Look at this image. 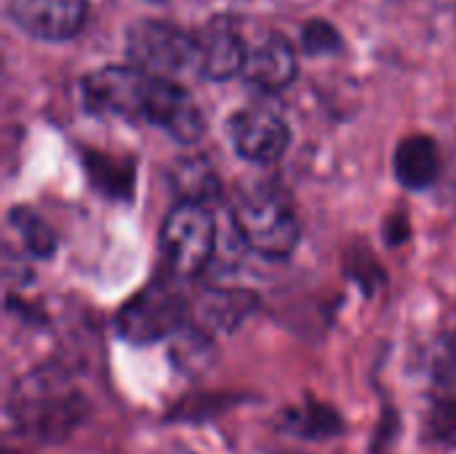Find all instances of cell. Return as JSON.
<instances>
[{"label":"cell","mask_w":456,"mask_h":454,"mask_svg":"<svg viewBox=\"0 0 456 454\" xmlns=\"http://www.w3.org/2000/svg\"><path fill=\"white\" fill-rule=\"evenodd\" d=\"M198 40V70L206 80H230L246 70L248 45L232 29L227 16L211 19Z\"/></svg>","instance_id":"30bf717a"},{"label":"cell","mask_w":456,"mask_h":454,"mask_svg":"<svg viewBox=\"0 0 456 454\" xmlns=\"http://www.w3.org/2000/svg\"><path fill=\"white\" fill-rule=\"evenodd\" d=\"M160 249L176 276L192 278L203 273L216 252V222L211 211L198 203L174 206L163 222Z\"/></svg>","instance_id":"3957f363"},{"label":"cell","mask_w":456,"mask_h":454,"mask_svg":"<svg viewBox=\"0 0 456 454\" xmlns=\"http://www.w3.org/2000/svg\"><path fill=\"white\" fill-rule=\"evenodd\" d=\"M8 219H11V225L16 227V233L21 235V241H24V246H27L29 254H35V257H40V260L53 254V249H56V235H53V230L48 227V222H45L43 217H37V214L29 211V209H13Z\"/></svg>","instance_id":"2e32d148"},{"label":"cell","mask_w":456,"mask_h":454,"mask_svg":"<svg viewBox=\"0 0 456 454\" xmlns=\"http://www.w3.org/2000/svg\"><path fill=\"white\" fill-rule=\"evenodd\" d=\"M11 415L27 431L40 436H61L80 420L83 401L69 385H64V380L48 372H37L16 385Z\"/></svg>","instance_id":"7a4b0ae2"},{"label":"cell","mask_w":456,"mask_h":454,"mask_svg":"<svg viewBox=\"0 0 456 454\" xmlns=\"http://www.w3.org/2000/svg\"><path fill=\"white\" fill-rule=\"evenodd\" d=\"M246 80L262 91H283L297 78V51L281 32L267 35L259 45L248 48Z\"/></svg>","instance_id":"8fae6325"},{"label":"cell","mask_w":456,"mask_h":454,"mask_svg":"<svg viewBox=\"0 0 456 454\" xmlns=\"http://www.w3.org/2000/svg\"><path fill=\"white\" fill-rule=\"evenodd\" d=\"M174 454H190V452H174Z\"/></svg>","instance_id":"7402d4cb"},{"label":"cell","mask_w":456,"mask_h":454,"mask_svg":"<svg viewBox=\"0 0 456 454\" xmlns=\"http://www.w3.org/2000/svg\"><path fill=\"white\" fill-rule=\"evenodd\" d=\"M230 142L251 163H275L283 158L291 131L286 120L267 107H243L230 118Z\"/></svg>","instance_id":"ba28073f"},{"label":"cell","mask_w":456,"mask_h":454,"mask_svg":"<svg viewBox=\"0 0 456 454\" xmlns=\"http://www.w3.org/2000/svg\"><path fill=\"white\" fill-rule=\"evenodd\" d=\"M174 190L179 193L182 203L206 206L219 193V177L206 158H182L171 169Z\"/></svg>","instance_id":"9a60e30c"},{"label":"cell","mask_w":456,"mask_h":454,"mask_svg":"<svg viewBox=\"0 0 456 454\" xmlns=\"http://www.w3.org/2000/svg\"><path fill=\"white\" fill-rule=\"evenodd\" d=\"M387 235H390V241L393 244H401V241H406V235H409V222L398 214V217H393L390 219V225H387Z\"/></svg>","instance_id":"ffe728a7"},{"label":"cell","mask_w":456,"mask_h":454,"mask_svg":"<svg viewBox=\"0 0 456 454\" xmlns=\"http://www.w3.org/2000/svg\"><path fill=\"white\" fill-rule=\"evenodd\" d=\"M256 308V294L243 292V289H214L206 292L198 310L200 318L214 326V329H235L251 310Z\"/></svg>","instance_id":"5bb4252c"},{"label":"cell","mask_w":456,"mask_h":454,"mask_svg":"<svg viewBox=\"0 0 456 454\" xmlns=\"http://www.w3.org/2000/svg\"><path fill=\"white\" fill-rule=\"evenodd\" d=\"M126 54L136 70L168 78L171 72L198 64V40L176 24L139 19L126 32Z\"/></svg>","instance_id":"277c9868"},{"label":"cell","mask_w":456,"mask_h":454,"mask_svg":"<svg viewBox=\"0 0 456 454\" xmlns=\"http://www.w3.org/2000/svg\"><path fill=\"white\" fill-rule=\"evenodd\" d=\"M142 120L160 126L179 144L198 142L206 128L203 112L198 110L187 88L171 78H158V75H150Z\"/></svg>","instance_id":"52a82bcc"},{"label":"cell","mask_w":456,"mask_h":454,"mask_svg":"<svg viewBox=\"0 0 456 454\" xmlns=\"http://www.w3.org/2000/svg\"><path fill=\"white\" fill-rule=\"evenodd\" d=\"M294 431L302 436H334L339 433V415L329 407H310L294 415Z\"/></svg>","instance_id":"ac0fdd59"},{"label":"cell","mask_w":456,"mask_h":454,"mask_svg":"<svg viewBox=\"0 0 456 454\" xmlns=\"http://www.w3.org/2000/svg\"><path fill=\"white\" fill-rule=\"evenodd\" d=\"M150 75L134 64H110L88 72L80 80L83 104L94 115H115L126 120H139L144 112Z\"/></svg>","instance_id":"8992f818"},{"label":"cell","mask_w":456,"mask_h":454,"mask_svg":"<svg viewBox=\"0 0 456 454\" xmlns=\"http://www.w3.org/2000/svg\"><path fill=\"white\" fill-rule=\"evenodd\" d=\"M83 166L88 171L91 185L107 198H123V201L131 198L134 179H136V166L131 158H112V155L88 150L83 155Z\"/></svg>","instance_id":"4fadbf2b"},{"label":"cell","mask_w":456,"mask_h":454,"mask_svg":"<svg viewBox=\"0 0 456 454\" xmlns=\"http://www.w3.org/2000/svg\"><path fill=\"white\" fill-rule=\"evenodd\" d=\"M150 3H166V0H150Z\"/></svg>","instance_id":"44dd1931"},{"label":"cell","mask_w":456,"mask_h":454,"mask_svg":"<svg viewBox=\"0 0 456 454\" xmlns=\"http://www.w3.org/2000/svg\"><path fill=\"white\" fill-rule=\"evenodd\" d=\"M8 16L37 40H67L86 21V0H8Z\"/></svg>","instance_id":"9c48e42d"},{"label":"cell","mask_w":456,"mask_h":454,"mask_svg":"<svg viewBox=\"0 0 456 454\" xmlns=\"http://www.w3.org/2000/svg\"><path fill=\"white\" fill-rule=\"evenodd\" d=\"M184 297L166 281H155L134 294L118 313V334L134 345H147L168 337L184 321Z\"/></svg>","instance_id":"5b68a950"},{"label":"cell","mask_w":456,"mask_h":454,"mask_svg":"<svg viewBox=\"0 0 456 454\" xmlns=\"http://www.w3.org/2000/svg\"><path fill=\"white\" fill-rule=\"evenodd\" d=\"M302 48L310 56H329L342 51V35L326 19H310L302 27Z\"/></svg>","instance_id":"e0dca14e"},{"label":"cell","mask_w":456,"mask_h":454,"mask_svg":"<svg viewBox=\"0 0 456 454\" xmlns=\"http://www.w3.org/2000/svg\"><path fill=\"white\" fill-rule=\"evenodd\" d=\"M430 436L441 444L456 447V399H441L436 401L430 412Z\"/></svg>","instance_id":"d6986e66"},{"label":"cell","mask_w":456,"mask_h":454,"mask_svg":"<svg viewBox=\"0 0 456 454\" xmlns=\"http://www.w3.org/2000/svg\"><path fill=\"white\" fill-rule=\"evenodd\" d=\"M393 169L403 187L409 190L430 187L441 174V153H438L436 139L425 134H411L401 139V144L395 147Z\"/></svg>","instance_id":"7c38bea8"},{"label":"cell","mask_w":456,"mask_h":454,"mask_svg":"<svg viewBox=\"0 0 456 454\" xmlns=\"http://www.w3.org/2000/svg\"><path fill=\"white\" fill-rule=\"evenodd\" d=\"M232 227L251 252L267 260H283L299 246L297 214L278 193L243 195L232 209Z\"/></svg>","instance_id":"6da1fadb"}]
</instances>
